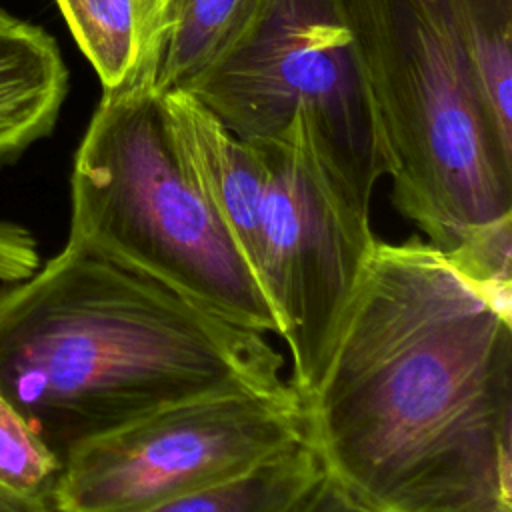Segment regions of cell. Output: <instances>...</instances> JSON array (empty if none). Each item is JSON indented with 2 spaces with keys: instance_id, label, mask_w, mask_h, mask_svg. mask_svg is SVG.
Here are the masks:
<instances>
[{
  "instance_id": "277c9868",
  "label": "cell",
  "mask_w": 512,
  "mask_h": 512,
  "mask_svg": "<svg viewBox=\"0 0 512 512\" xmlns=\"http://www.w3.org/2000/svg\"><path fill=\"white\" fill-rule=\"evenodd\" d=\"M392 202L440 252L512 216V152L476 96L452 0H348Z\"/></svg>"
},
{
  "instance_id": "7c38bea8",
  "label": "cell",
  "mask_w": 512,
  "mask_h": 512,
  "mask_svg": "<svg viewBox=\"0 0 512 512\" xmlns=\"http://www.w3.org/2000/svg\"><path fill=\"white\" fill-rule=\"evenodd\" d=\"M452 10L480 106L512 152V0H452Z\"/></svg>"
},
{
  "instance_id": "ba28073f",
  "label": "cell",
  "mask_w": 512,
  "mask_h": 512,
  "mask_svg": "<svg viewBox=\"0 0 512 512\" xmlns=\"http://www.w3.org/2000/svg\"><path fill=\"white\" fill-rule=\"evenodd\" d=\"M162 104L176 150L192 182L260 284L264 268L262 212L266 184L260 148L232 134L186 90L164 92Z\"/></svg>"
},
{
  "instance_id": "e0dca14e",
  "label": "cell",
  "mask_w": 512,
  "mask_h": 512,
  "mask_svg": "<svg viewBox=\"0 0 512 512\" xmlns=\"http://www.w3.org/2000/svg\"><path fill=\"white\" fill-rule=\"evenodd\" d=\"M300 512H372V510L360 504L356 498H352L330 476H324V480L318 484V488L312 492V496L306 500Z\"/></svg>"
},
{
  "instance_id": "ac0fdd59",
  "label": "cell",
  "mask_w": 512,
  "mask_h": 512,
  "mask_svg": "<svg viewBox=\"0 0 512 512\" xmlns=\"http://www.w3.org/2000/svg\"><path fill=\"white\" fill-rule=\"evenodd\" d=\"M0 512H52L50 500L24 496L0 486Z\"/></svg>"
},
{
  "instance_id": "5b68a950",
  "label": "cell",
  "mask_w": 512,
  "mask_h": 512,
  "mask_svg": "<svg viewBox=\"0 0 512 512\" xmlns=\"http://www.w3.org/2000/svg\"><path fill=\"white\" fill-rule=\"evenodd\" d=\"M232 134L278 140L298 114L318 162L346 200L370 216L390 174L348 0H244L206 66L186 86Z\"/></svg>"
},
{
  "instance_id": "8fae6325",
  "label": "cell",
  "mask_w": 512,
  "mask_h": 512,
  "mask_svg": "<svg viewBox=\"0 0 512 512\" xmlns=\"http://www.w3.org/2000/svg\"><path fill=\"white\" fill-rule=\"evenodd\" d=\"M324 476L316 450L304 440L230 480L148 512H300Z\"/></svg>"
},
{
  "instance_id": "5bb4252c",
  "label": "cell",
  "mask_w": 512,
  "mask_h": 512,
  "mask_svg": "<svg viewBox=\"0 0 512 512\" xmlns=\"http://www.w3.org/2000/svg\"><path fill=\"white\" fill-rule=\"evenodd\" d=\"M442 254L504 318L512 320V216L468 232Z\"/></svg>"
},
{
  "instance_id": "9c48e42d",
  "label": "cell",
  "mask_w": 512,
  "mask_h": 512,
  "mask_svg": "<svg viewBox=\"0 0 512 512\" xmlns=\"http://www.w3.org/2000/svg\"><path fill=\"white\" fill-rule=\"evenodd\" d=\"M68 90L56 40L0 8V162L48 136Z\"/></svg>"
},
{
  "instance_id": "8992f818",
  "label": "cell",
  "mask_w": 512,
  "mask_h": 512,
  "mask_svg": "<svg viewBox=\"0 0 512 512\" xmlns=\"http://www.w3.org/2000/svg\"><path fill=\"white\" fill-rule=\"evenodd\" d=\"M308 440L302 402L216 394L88 438L62 460L52 512H148Z\"/></svg>"
},
{
  "instance_id": "4fadbf2b",
  "label": "cell",
  "mask_w": 512,
  "mask_h": 512,
  "mask_svg": "<svg viewBox=\"0 0 512 512\" xmlns=\"http://www.w3.org/2000/svg\"><path fill=\"white\" fill-rule=\"evenodd\" d=\"M244 0H168L156 54L154 86L160 94L186 90L214 56Z\"/></svg>"
},
{
  "instance_id": "30bf717a",
  "label": "cell",
  "mask_w": 512,
  "mask_h": 512,
  "mask_svg": "<svg viewBox=\"0 0 512 512\" xmlns=\"http://www.w3.org/2000/svg\"><path fill=\"white\" fill-rule=\"evenodd\" d=\"M168 0H56L102 90L156 68Z\"/></svg>"
},
{
  "instance_id": "3957f363",
  "label": "cell",
  "mask_w": 512,
  "mask_h": 512,
  "mask_svg": "<svg viewBox=\"0 0 512 512\" xmlns=\"http://www.w3.org/2000/svg\"><path fill=\"white\" fill-rule=\"evenodd\" d=\"M66 244L144 274L232 324L278 334L254 272L176 150L154 70L102 90L74 156Z\"/></svg>"
},
{
  "instance_id": "9a60e30c",
  "label": "cell",
  "mask_w": 512,
  "mask_h": 512,
  "mask_svg": "<svg viewBox=\"0 0 512 512\" xmlns=\"http://www.w3.org/2000/svg\"><path fill=\"white\" fill-rule=\"evenodd\" d=\"M62 460L0 394V486L50 500Z\"/></svg>"
},
{
  "instance_id": "6da1fadb",
  "label": "cell",
  "mask_w": 512,
  "mask_h": 512,
  "mask_svg": "<svg viewBox=\"0 0 512 512\" xmlns=\"http://www.w3.org/2000/svg\"><path fill=\"white\" fill-rule=\"evenodd\" d=\"M302 406L372 512H512V320L428 240H376Z\"/></svg>"
},
{
  "instance_id": "7a4b0ae2",
  "label": "cell",
  "mask_w": 512,
  "mask_h": 512,
  "mask_svg": "<svg viewBox=\"0 0 512 512\" xmlns=\"http://www.w3.org/2000/svg\"><path fill=\"white\" fill-rule=\"evenodd\" d=\"M284 364L264 332L68 244L0 286V394L60 460L88 438L204 396L302 402Z\"/></svg>"
},
{
  "instance_id": "2e32d148",
  "label": "cell",
  "mask_w": 512,
  "mask_h": 512,
  "mask_svg": "<svg viewBox=\"0 0 512 512\" xmlns=\"http://www.w3.org/2000/svg\"><path fill=\"white\" fill-rule=\"evenodd\" d=\"M38 266V244L30 230L16 222L0 220V286L26 280Z\"/></svg>"
},
{
  "instance_id": "52a82bcc",
  "label": "cell",
  "mask_w": 512,
  "mask_h": 512,
  "mask_svg": "<svg viewBox=\"0 0 512 512\" xmlns=\"http://www.w3.org/2000/svg\"><path fill=\"white\" fill-rule=\"evenodd\" d=\"M252 144L266 168L260 286L290 352V384L304 400L378 238L370 216L346 200L318 162L302 116L282 138Z\"/></svg>"
}]
</instances>
